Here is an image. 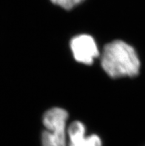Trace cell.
<instances>
[{
	"label": "cell",
	"mask_w": 145,
	"mask_h": 146,
	"mask_svg": "<svg viewBox=\"0 0 145 146\" xmlns=\"http://www.w3.org/2000/svg\"><path fill=\"white\" fill-rule=\"evenodd\" d=\"M102 68L110 77H135L141 68L138 55L132 45L121 40L107 44L101 57Z\"/></svg>",
	"instance_id": "1"
},
{
	"label": "cell",
	"mask_w": 145,
	"mask_h": 146,
	"mask_svg": "<svg viewBox=\"0 0 145 146\" xmlns=\"http://www.w3.org/2000/svg\"><path fill=\"white\" fill-rule=\"evenodd\" d=\"M68 114L61 108H53L43 116V124L48 131L60 146H68L67 143V119Z\"/></svg>",
	"instance_id": "2"
},
{
	"label": "cell",
	"mask_w": 145,
	"mask_h": 146,
	"mask_svg": "<svg viewBox=\"0 0 145 146\" xmlns=\"http://www.w3.org/2000/svg\"><path fill=\"white\" fill-rule=\"evenodd\" d=\"M70 49L74 59L85 65H92L99 55L97 44L91 36L81 34L70 41Z\"/></svg>",
	"instance_id": "3"
},
{
	"label": "cell",
	"mask_w": 145,
	"mask_h": 146,
	"mask_svg": "<svg viewBox=\"0 0 145 146\" xmlns=\"http://www.w3.org/2000/svg\"><path fill=\"white\" fill-rule=\"evenodd\" d=\"M69 142L68 146H102L101 138L93 134L86 136V129L83 123L79 121L72 122L68 129Z\"/></svg>",
	"instance_id": "4"
},
{
	"label": "cell",
	"mask_w": 145,
	"mask_h": 146,
	"mask_svg": "<svg viewBox=\"0 0 145 146\" xmlns=\"http://www.w3.org/2000/svg\"><path fill=\"white\" fill-rule=\"evenodd\" d=\"M54 5H59L65 10H71L74 7L79 5L85 0H50Z\"/></svg>",
	"instance_id": "5"
},
{
	"label": "cell",
	"mask_w": 145,
	"mask_h": 146,
	"mask_svg": "<svg viewBox=\"0 0 145 146\" xmlns=\"http://www.w3.org/2000/svg\"><path fill=\"white\" fill-rule=\"evenodd\" d=\"M42 146H60L56 139L52 137L47 130L44 131L42 135Z\"/></svg>",
	"instance_id": "6"
}]
</instances>
